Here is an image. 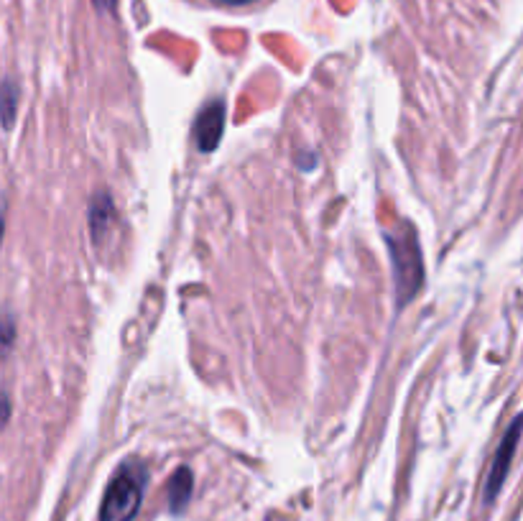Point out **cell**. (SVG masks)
<instances>
[{"mask_svg":"<svg viewBox=\"0 0 523 521\" xmlns=\"http://www.w3.org/2000/svg\"><path fill=\"white\" fill-rule=\"evenodd\" d=\"M385 246H388L391 266H394L396 304L406 307L424 284V261H422L419 240L409 226H401L394 233H385Z\"/></svg>","mask_w":523,"mask_h":521,"instance_id":"6da1fadb","label":"cell"},{"mask_svg":"<svg viewBox=\"0 0 523 521\" xmlns=\"http://www.w3.org/2000/svg\"><path fill=\"white\" fill-rule=\"evenodd\" d=\"M148 473L141 463H126L110 480L102 508H100V521H133L138 508L143 504V491H146Z\"/></svg>","mask_w":523,"mask_h":521,"instance_id":"7a4b0ae2","label":"cell"},{"mask_svg":"<svg viewBox=\"0 0 523 521\" xmlns=\"http://www.w3.org/2000/svg\"><path fill=\"white\" fill-rule=\"evenodd\" d=\"M521 435H523V414L513 420V424L509 427V432L503 435L500 445H498V450H495L493 465H490V473H488V480H485V501H488V504L500 493L503 483H506V476H509L510 463H513V455H516V448H518Z\"/></svg>","mask_w":523,"mask_h":521,"instance_id":"3957f363","label":"cell"},{"mask_svg":"<svg viewBox=\"0 0 523 521\" xmlns=\"http://www.w3.org/2000/svg\"><path fill=\"white\" fill-rule=\"evenodd\" d=\"M223 128H225V102L213 100L199 111L197 123H195V141H197L199 151L213 154L214 149L220 146Z\"/></svg>","mask_w":523,"mask_h":521,"instance_id":"277c9868","label":"cell"},{"mask_svg":"<svg viewBox=\"0 0 523 521\" xmlns=\"http://www.w3.org/2000/svg\"><path fill=\"white\" fill-rule=\"evenodd\" d=\"M115 220V205L108 192H100L90 202V233H92V240L95 243H102L108 227L113 226Z\"/></svg>","mask_w":523,"mask_h":521,"instance_id":"5b68a950","label":"cell"},{"mask_svg":"<svg viewBox=\"0 0 523 521\" xmlns=\"http://www.w3.org/2000/svg\"><path fill=\"white\" fill-rule=\"evenodd\" d=\"M192 488H195V476L189 468H179L169 480V508L174 514H182L192 498Z\"/></svg>","mask_w":523,"mask_h":521,"instance_id":"8992f818","label":"cell"},{"mask_svg":"<svg viewBox=\"0 0 523 521\" xmlns=\"http://www.w3.org/2000/svg\"><path fill=\"white\" fill-rule=\"evenodd\" d=\"M18 95L21 90L14 80H5L0 85V126L11 130L15 126V113H18Z\"/></svg>","mask_w":523,"mask_h":521,"instance_id":"52a82bcc","label":"cell"},{"mask_svg":"<svg viewBox=\"0 0 523 521\" xmlns=\"http://www.w3.org/2000/svg\"><path fill=\"white\" fill-rule=\"evenodd\" d=\"M15 335H18V327H15V317L11 312H0V358H8L15 345Z\"/></svg>","mask_w":523,"mask_h":521,"instance_id":"ba28073f","label":"cell"},{"mask_svg":"<svg viewBox=\"0 0 523 521\" xmlns=\"http://www.w3.org/2000/svg\"><path fill=\"white\" fill-rule=\"evenodd\" d=\"M11 414H14L11 396H8L5 389H0V429H5V424L11 422Z\"/></svg>","mask_w":523,"mask_h":521,"instance_id":"9c48e42d","label":"cell"},{"mask_svg":"<svg viewBox=\"0 0 523 521\" xmlns=\"http://www.w3.org/2000/svg\"><path fill=\"white\" fill-rule=\"evenodd\" d=\"M92 5L98 8L100 14H115V5H118V0H92Z\"/></svg>","mask_w":523,"mask_h":521,"instance_id":"30bf717a","label":"cell"},{"mask_svg":"<svg viewBox=\"0 0 523 521\" xmlns=\"http://www.w3.org/2000/svg\"><path fill=\"white\" fill-rule=\"evenodd\" d=\"M3 233H5V212H3V205H0V246H3Z\"/></svg>","mask_w":523,"mask_h":521,"instance_id":"8fae6325","label":"cell"},{"mask_svg":"<svg viewBox=\"0 0 523 521\" xmlns=\"http://www.w3.org/2000/svg\"><path fill=\"white\" fill-rule=\"evenodd\" d=\"M214 3H223V5H245V3H253V0H214Z\"/></svg>","mask_w":523,"mask_h":521,"instance_id":"7c38bea8","label":"cell"}]
</instances>
